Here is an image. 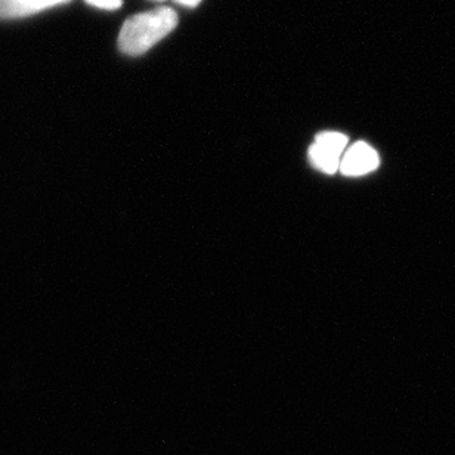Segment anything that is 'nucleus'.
<instances>
[{
  "label": "nucleus",
  "instance_id": "1",
  "mask_svg": "<svg viewBox=\"0 0 455 455\" xmlns=\"http://www.w3.org/2000/svg\"><path fill=\"white\" fill-rule=\"evenodd\" d=\"M178 26V15L171 8L154 9L136 13L123 24L118 36V48L123 53L138 57L164 39Z\"/></svg>",
  "mask_w": 455,
  "mask_h": 455
},
{
  "label": "nucleus",
  "instance_id": "2",
  "mask_svg": "<svg viewBox=\"0 0 455 455\" xmlns=\"http://www.w3.org/2000/svg\"><path fill=\"white\" fill-rule=\"evenodd\" d=\"M347 138L338 132H324L316 136L309 148V160L318 171L336 173L340 167L341 156L345 154Z\"/></svg>",
  "mask_w": 455,
  "mask_h": 455
},
{
  "label": "nucleus",
  "instance_id": "3",
  "mask_svg": "<svg viewBox=\"0 0 455 455\" xmlns=\"http://www.w3.org/2000/svg\"><path fill=\"white\" fill-rule=\"evenodd\" d=\"M379 163V156L370 145L356 142L341 156L339 169L346 176H361L377 169Z\"/></svg>",
  "mask_w": 455,
  "mask_h": 455
},
{
  "label": "nucleus",
  "instance_id": "4",
  "mask_svg": "<svg viewBox=\"0 0 455 455\" xmlns=\"http://www.w3.org/2000/svg\"><path fill=\"white\" fill-rule=\"evenodd\" d=\"M70 0H0V20L30 17Z\"/></svg>",
  "mask_w": 455,
  "mask_h": 455
},
{
  "label": "nucleus",
  "instance_id": "5",
  "mask_svg": "<svg viewBox=\"0 0 455 455\" xmlns=\"http://www.w3.org/2000/svg\"><path fill=\"white\" fill-rule=\"evenodd\" d=\"M89 4H92L95 8L106 9V11H114L122 6V0H86Z\"/></svg>",
  "mask_w": 455,
  "mask_h": 455
},
{
  "label": "nucleus",
  "instance_id": "6",
  "mask_svg": "<svg viewBox=\"0 0 455 455\" xmlns=\"http://www.w3.org/2000/svg\"><path fill=\"white\" fill-rule=\"evenodd\" d=\"M176 4H184L187 8H196L202 0H175Z\"/></svg>",
  "mask_w": 455,
  "mask_h": 455
},
{
  "label": "nucleus",
  "instance_id": "7",
  "mask_svg": "<svg viewBox=\"0 0 455 455\" xmlns=\"http://www.w3.org/2000/svg\"><path fill=\"white\" fill-rule=\"evenodd\" d=\"M156 2H163V0H156Z\"/></svg>",
  "mask_w": 455,
  "mask_h": 455
}]
</instances>
